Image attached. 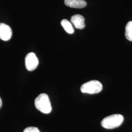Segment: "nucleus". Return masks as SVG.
Returning <instances> with one entry per match:
<instances>
[{"label":"nucleus","mask_w":132,"mask_h":132,"mask_svg":"<svg viewBox=\"0 0 132 132\" xmlns=\"http://www.w3.org/2000/svg\"><path fill=\"white\" fill-rule=\"evenodd\" d=\"M24 132H40L37 127H29L24 130Z\"/></svg>","instance_id":"10"},{"label":"nucleus","mask_w":132,"mask_h":132,"mask_svg":"<svg viewBox=\"0 0 132 132\" xmlns=\"http://www.w3.org/2000/svg\"><path fill=\"white\" fill-rule=\"evenodd\" d=\"M64 3L67 6L76 9H82L87 5L84 0H65Z\"/></svg>","instance_id":"7"},{"label":"nucleus","mask_w":132,"mask_h":132,"mask_svg":"<svg viewBox=\"0 0 132 132\" xmlns=\"http://www.w3.org/2000/svg\"><path fill=\"white\" fill-rule=\"evenodd\" d=\"M102 84L97 80H91L81 86L80 90L83 93L95 94L100 93L102 90Z\"/></svg>","instance_id":"3"},{"label":"nucleus","mask_w":132,"mask_h":132,"mask_svg":"<svg viewBox=\"0 0 132 132\" xmlns=\"http://www.w3.org/2000/svg\"><path fill=\"white\" fill-rule=\"evenodd\" d=\"M38 58L33 52L28 53L25 58V65L27 69L29 71H32L36 69L38 65Z\"/></svg>","instance_id":"4"},{"label":"nucleus","mask_w":132,"mask_h":132,"mask_svg":"<svg viewBox=\"0 0 132 132\" xmlns=\"http://www.w3.org/2000/svg\"><path fill=\"white\" fill-rule=\"evenodd\" d=\"M35 105L36 109L43 113H50L52 110L49 97L46 94L38 95L35 100Z\"/></svg>","instance_id":"1"},{"label":"nucleus","mask_w":132,"mask_h":132,"mask_svg":"<svg viewBox=\"0 0 132 132\" xmlns=\"http://www.w3.org/2000/svg\"><path fill=\"white\" fill-rule=\"evenodd\" d=\"M12 35V29L9 26L0 23V39L3 41H9Z\"/></svg>","instance_id":"5"},{"label":"nucleus","mask_w":132,"mask_h":132,"mask_svg":"<svg viewBox=\"0 0 132 132\" xmlns=\"http://www.w3.org/2000/svg\"><path fill=\"white\" fill-rule=\"evenodd\" d=\"M71 21L76 28L83 29L85 27V18L81 15L76 14L72 16Z\"/></svg>","instance_id":"6"},{"label":"nucleus","mask_w":132,"mask_h":132,"mask_svg":"<svg viewBox=\"0 0 132 132\" xmlns=\"http://www.w3.org/2000/svg\"><path fill=\"white\" fill-rule=\"evenodd\" d=\"M124 118L121 114H114L105 118L101 124L102 126L105 129H112L120 126Z\"/></svg>","instance_id":"2"},{"label":"nucleus","mask_w":132,"mask_h":132,"mask_svg":"<svg viewBox=\"0 0 132 132\" xmlns=\"http://www.w3.org/2000/svg\"><path fill=\"white\" fill-rule=\"evenodd\" d=\"M62 26L67 33L72 34L74 32V29L71 23L67 19H63L61 22Z\"/></svg>","instance_id":"8"},{"label":"nucleus","mask_w":132,"mask_h":132,"mask_svg":"<svg viewBox=\"0 0 132 132\" xmlns=\"http://www.w3.org/2000/svg\"><path fill=\"white\" fill-rule=\"evenodd\" d=\"M2 106V99H1V97H0V108H1Z\"/></svg>","instance_id":"11"},{"label":"nucleus","mask_w":132,"mask_h":132,"mask_svg":"<svg viewBox=\"0 0 132 132\" xmlns=\"http://www.w3.org/2000/svg\"><path fill=\"white\" fill-rule=\"evenodd\" d=\"M125 37L130 41H132V21L128 23L125 27Z\"/></svg>","instance_id":"9"}]
</instances>
